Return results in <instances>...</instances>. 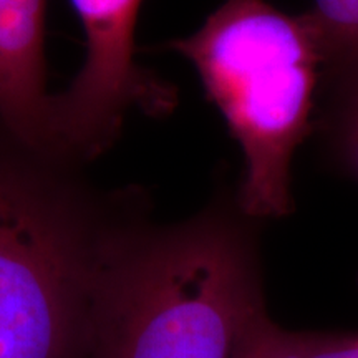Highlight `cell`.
<instances>
[{"mask_svg":"<svg viewBox=\"0 0 358 358\" xmlns=\"http://www.w3.org/2000/svg\"><path fill=\"white\" fill-rule=\"evenodd\" d=\"M308 13L319 27L329 58L350 62L358 57V0H315Z\"/></svg>","mask_w":358,"mask_h":358,"instance_id":"6","label":"cell"},{"mask_svg":"<svg viewBox=\"0 0 358 358\" xmlns=\"http://www.w3.org/2000/svg\"><path fill=\"white\" fill-rule=\"evenodd\" d=\"M352 78L338 116L337 141L348 169L358 178V57L350 60Z\"/></svg>","mask_w":358,"mask_h":358,"instance_id":"8","label":"cell"},{"mask_svg":"<svg viewBox=\"0 0 358 358\" xmlns=\"http://www.w3.org/2000/svg\"><path fill=\"white\" fill-rule=\"evenodd\" d=\"M312 358H358V334L310 335Z\"/></svg>","mask_w":358,"mask_h":358,"instance_id":"9","label":"cell"},{"mask_svg":"<svg viewBox=\"0 0 358 358\" xmlns=\"http://www.w3.org/2000/svg\"><path fill=\"white\" fill-rule=\"evenodd\" d=\"M239 358H312L310 334L289 332L267 317L250 335Z\"/></svg>","mask_w":358,"mask_h":358,"instance_id":"7","label":"cell"},{"mask_svg":"<svg viewBox=\"0 0 358 358\" xmlns=\"http://www.w3.org/2000/svg\"><path fill=\"white\" fill-rule=\"evenodd\" d=\"M90 164L0 116V358H93L153 203L140 186H103Z\"/></svg>","mask_w":358,"mask_h":358,"instance_id":"1","label":"cell"},{"mask_svg":"<svg viewBox=\"0 0 358 358\" xmlns=\"http://www.w3.org/2000/svg\"><path fill=\"white\" fill-rule=\"evenodd\" d=\"M252 222L236 198L151 222L113 282L93 358H239L267 319Z\"/></svg>","mask_w":358,"mask_h":358,"instance_id":"2","label":"cell"},{"mask_svg":"<svg viewBox=\"0 0 358 358\" xmlns=\"http://www.w3.org/2000/svg\"><path fill=\"white\" fill-rule=\"evenodd\" d=\"M168 47L191 62L243 150L241 211L254 221L292 213L290 166L310 129L329 60L310 13L289 15L267 0H226L199 30Z\"/></svg>","mask_w":358,"mask_h":358,"instance_id":"3","label":"cell"},{"mask_svg":"<svg viewBox=\"0 0 358 358\" xmlns=\"http://www.w3.org/2000/svg\"><path fill=\"white\" fill-rule=\"evenodd\" d=\"M45 24L47 0H0V116L35 140L55 145Z\"/></svg>","mask_w":358,"mask_h":358,"instance_id":"5","label":"cell"},{"mask_svg":"<svg viewBox=\"0 0 358 358\" xmlns=\"http://www.w3.org/2000/svg\"><path fill=\"white\" fill-rule=\"evenodd\" d=\"M85 32V58L66 90L53 93V141L93 163L122 134L128 116L163 118L178 88L138 64L134 32L143 0H70Z\"/></svg>","mask_w":358,"mask_h":358,"instance_id":"4","label":"cell"}]
</instances>
